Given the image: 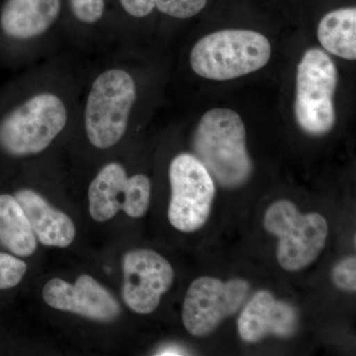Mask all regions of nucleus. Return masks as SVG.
<instances>
[{
	"label": "nucleus",
	"mask_w": 356,
	"mask_h": 356,
	"mask_svg": "<svg viewBox=\"0 0 356 356\" xmlns=\"http://www.w3.org/2000/svg\"><path fill=\"white\" fill-rule=\"evenodd\" d=\"M250 291L242 278L222 281L203 276L191 283L182 307V322L194 337H205L240 310Z\"/></svg>",
	"instance_id": "obj_8"
},
{
	"label": "nucleus",
	"mask_w": 356,
	"mask_h": 356,
	"mask_svg": "<svg viewBox=\"0 0 356 356\" xmlns=\"http://www.w3.org/2000/svg\"><path fill=\"white\" fill-rule=\"evenodd\" d=\"M208 0H154V7L161 13L178 19H186L203 10Z\"/></svg>",
	"instance_id": "obj_17"
},
{
	"label": "nucleus",
	"mask_w": 356,
	"mask_h": 356,
	"mask_svg": "<svg viewBox=\"0 0 356 356\" xmlns=\"http://www.w3.org/2000/svg\"><path fill=\"white\" fill-rule=\"evenodd\" d=\"M124 10L136 18L146 17L154 8V0H120Z\"/></svg>",
	"instance_id": "obj_21"
},
{
	"label": "nucleus",
	"mask_w": 356,
	"mask_h": 356,
	"mask_svg": "<svg viewBox=\"0 0 356 356\" xmlns=\"http://www.w3.org/2000/svg\"><path fill=\"white\" fill-rule=\"evenodd\" d=\"M271 54L270 42L261 33L226 29L199 40L192 49L191 65L204 79L231 81L266 67Z\"/></svg>",
	"instance_id": "obj_2"
},
{
	"label": "nucleus",
	"mask_w": 356,
	"mask_h": 356,
	"mask_svg": "<svg viewBox=\"0 0 356 356\" xmlns=\"http://www.w3.org/2000/svg\"><path fill=\"white\" fill-rule=\"evenodd\" d=\"M42 295L47 305L56 310L77 314L98 322H112L121 313L113 295L88 274L79 276L74 285L54 278L44 285Z\"/></svg>",
	"instance_id": "obj_11"
},
{
	"label": "nucleus",
	"mask_w": 356,
	"mask_h": 356,
	"mask_svg": "<svg viewBox=\"0 0 356 356\" xmlns=\"http://www.w3.org/2000/svg\"><path fill=\"white\" fill-rule=\"evenodd\" d=\"M318 39L332 55L356 60V8L343 7L325 14L318 23Z\"/></svg>",
	"instance_id": "obj_16"
},
{
	"label": "nucleus",
	"mask_w": 356,
	"mask_h": 356,
	"mask_svg": "<svg viewBox=\"0 0 356 356\" xmlns=\"http://www.w3.org/2000/svg\"><path fill=\"white\" fill-rule=\"evenodd\" d=\"M27 271V264L13 255L0 252V289L19 284Z\"/></svg>",
	"instance_id": "obj_18"
},
{
	"label": "nucleus",
	"mask_w": 356,
	"mask_h": 356,
	"mask_svg": "<svg viewBox=\"0 0 356 356\" xmlns=\"http://www.w3.org/2000/svg\"><path fill=\"white\" fill-rule=\"evenodd\" d=\"M67 122L65 103L53 93L32 96L7 115L0 123V145L13 156L44 151Z\"/></svg>",
	"instance_id": "obj_5"
},
{
	"label": "nucleus",
	"mask_w": 356,
	"mask_h": 356,
	"mask_svg": "<svg viewBox=\"0 0 356 356\" xmlns=\"http://www.w3.org/2000/svg\"><path fill=\"white\" fill-rule=\"evenodd\" d=\"M186 355L184 348L180 346H175V344H170L166 346L165 348H161L156 353V355Z\"/></svg>",
	"instance_id": "obj_22"
},
{
	"label": "nucleus",
	"mask_w": 356,
	"mask_h": 356,
	"mask_svg": "<svg viewBox=\"0 0 356 356\" xmlns=\"http://www.w3.org/2000/svg\"><path fill=\"white\" fill-rule=\"evenodd\" d=\"M337 86V70L332 58L320 49L307 51L297 67L295 99V116L304 132L322 136L334 128Z\"/></svg>",
	"instance_id": "obj_6"
},
{
	"label": "nucleus",
	"mask_w": 356,
	"mask_h": 356,
	"mask_svg": "<svg viewBox=\"0 0 356 356\" xmlns=\"http://www.w3.org/2000/svg\"><path fill=\"white\" fill-rule=\"evenodd\" d=\"M151 188L146 175L128 177L123 166L108 163L89 186V213L97 222L108 221L120 210L131 218L143 217L149 208Z\"/></svg>",
	"instance_id": "obj_9"
},
{
	"label": "nucleus",
	"mask_w": 356,
	"mask_h": 356,
	"mask_svg": "<svg viewBox=\"0 0 356 356\" xmlns=\"http://www.w3.org/2000/svg\"><path fill=\"white\" fill-rule=\"evenodd\" d=\"M193 149L211 177L225 188L242 186L252 175L245 124L233 110L215 108L206 112L194 134Z\"/></svg>",
	"instance_id": "obj_1"
},
{
	"label": "nucleus",
	"mask_w": 356,
	"mask_h": 356,
	"mask_svg": "<svg viewBox=\"0 0 356 356\" xmlns=\"http://www.w3.org/2000/svg\"><path fill=\"white\" fill-rule=\"evenodd\" d=\"M264 226L280 238L277 261L290 273L302 270L313 264L322 252L329 235L327 220L318 213L302 214L289 200L269 206Z\"/></svg>",
	"instance_id": "obj_4"
},
{
	"label": "nucleus",
	"mask_w": 356,
	"mask_h": 356,
	"mask_svg": "<svg viewBox=\"0 0 356 356\" xmlns=\"http://www.w3.org/2000/svg\"><path fill=\"white\" fill-rule=\"evenodd\" d=\"M137 97L132 76L111 69L95 79L86 100L84 125L89 142L98 149H109L123 138Z\"/></svg>",
	"instance_id": "obj_3"
},
{
	"label": "nucleus",
	"mask_w": 356,
	"mask_h": 356,
	"mask_svg": "<svg viewBox=\"0 0 356 356\" xmlns=\"http://www.w3.org/2000/svg\"><path fill=\"white\" fill-rule=\"evenodd\" d=\"M332 281L339 289L348 292L356 290V259L350 257L339 262L332 269Z\"/></svg>",
	"instance_id": "obj_19"
},
{
	"label": "nucleus",
	"mask_w": 356,
	"mask_h": 356,
	"mask_svg": "<svg viewBox=\"0 0 356 356\" xmlns=\"http://www.w3.org/2000/svg\"><path fill=\"white\" fill-rule=\"evenodd\" d=\"M298 327L296 309L275 299L270 292L255 293L252 300L243 308L238 321L240 337L245 343H257L264 337L274 336L289 337Z\"/></svg>",
	"instance_id": "obj_12"
},
{
	"label": "nucleus",
	"mask_w": 356,
	"mask_h": 356,
	"mask_svg": "<svg viewBox=\"0 0 356 356\" xmlns=\"http://www.w3.org/2000/svg\"><path fill=\"white\" fill-rule=\"evenodd\" d=\"M122 296L131 310L151 314L172 287L175 271L170 262L154 250H134L124 255Z\"/></svg>",
	"instance_id": "obj_10"
},
{
	"label": "nucleus",
	"mask_w": 356,
	"mask_h": 356,
	"mask_svg": "<svg viewBox=\"0 0 356 356\" xmlns=\"http://www.w3.org/2000/svg\"><path fill=\"white\" fill-rule=\"evenodd\" d=\"M170 224L184 233L202 228L210 216L216 194L210 173L193 154H180L170 163Z\"/></svg>",
	"instance_id": "obj_7"
},
{
	"label": "nucleus",
	"mask_w": 356,
	"mask_h": 356,
	"mask_svg": "<svg viewBox=\"0 0 356 356\" xmlns=\"http://www.w3.org/2000/svg\"><path fill=\"white\" fill-rule=\"evenodd\" d=\"M29 220L39 242L48 247L67 248L76 238L74 222L62 211L55 209L37 192L18 191L14 196Z\"/></svg>",
	"instance_id": "obj_14"
},
{
	"label": "nucleus",
	"mask_w": 356,
	"mask_h": 356,
	"mask_svg": "<svg viewBox=\"0 0 356 356\" xmlns=\"http://www.w3.org/2000/svg\"><path fill=\"white\" fill-rule=\"evenodd\" d=\"M72 13L86 24H93L102 17L104 0H70Z\"/></svg>",
	"instance_id": "obj_20"
},
{
	"label": "nucleus",
	"mask_w": 356,
	"mask_h": 356,
	"mask_svg": "<svg viewBox=\"0 0 356 356\" xmlns=\"http://www.w3.org/2000/svg\"><path fill=\"white\" fill-rule=\"evenodd\" d=\"M0 243L17 257H30L37 248L29 220L16 198L9 194L0 195Z\"/></svg>",
	"instance_id": "obj_15"
},
{
	"label": "nucleus",
	"mask_w": 356,
	"mask_h": 356,
	"mask_svg": "<svg viewBox=\"0 0 356 356\" xmlns=\"http://www.w3.org/2000/svg\"><path fill=\"white\" fill-rule=\"evenodd\" d=\"M60 13V0H7L0 26L11 38H36L50 29Z\"/></svg>",
	"instance_id": "obj_13"
}]
</instances>
